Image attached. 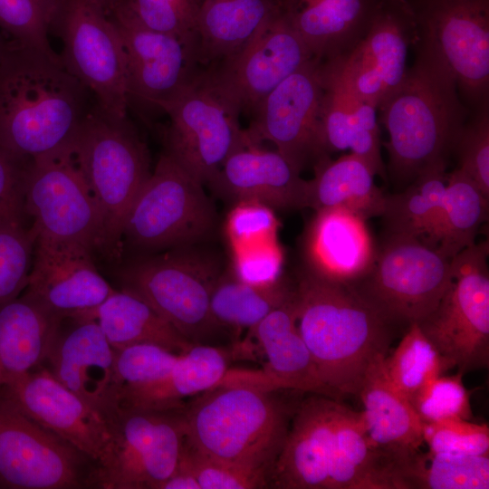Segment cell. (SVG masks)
<instances>
[{
  "instance_id": "obj_1",
  "label": "cell",
  "mask_w": 489,
  "mask_h": 489,
  "mask_svg": "<svg viewBox=\"0 0 489 489\" xmlns=\"http://www.w3.org/2000/svg\"><path fill=\"white\" fill-rule=\"evenodd\" d=\"M96 103L61 59L14 43L0 59V149L27 162L66 147Z\"/></svg>"
},
{
  "instance_id": "obj_2",
  "label": "cell",
  "mask_w": 489,
  "mask_h": 489,
  "mask_svg": "<svg viewBox=\"0 0 489 489\" xmlns=\"http://www.w3.org/2000/svg\"><path fill=\"white\" fill-rule=\"evenodd\" d=\"M296 325L320 376L339 399L359 395L369 368L385 359L396 327L348 283L309 268L294 286Z\"/></svg>"
},
{
  "instance_id": "obj_3",
  "label": "cell",
  "mask_w": 489,
  "mask_h": 489,
  "mask_svg": "<svg viewBox=\"0 0 489 489\" xmlns=\"http://www.w3.org/2000/svg\"><path fill=\"white\" fill-rule=\"evenodd\" d=\"M279 390L244 381L195 396L183 408L187 441L210 457L271 476L297 405Z\"/></svg>"
},
{
  "instance_id": "obj_4",
  "label": "cell",
  "mask_w": 489,
  "mask_h": 489,
  "mask_svg": "<svg viewBox=\"0 0 489 489\" xmlns=\"http://www.w3.org/2000/svg\"><path fill=\"white\" fill-rule=\"evenodd\" d=\"M416 53L400 84L378 107L388 134L384 146L389 172L402 184L433 163L447 160L466 122L455 79L432 57Z\"/></svg>"
},
{
  "instance_id": "obj_5",
  "label": "cell",
  "mask_w": 489,
  "mask_h": 489,
  "mask_svg": "<svg viewBox=\"0 0 489 489\" xmlns=\"http://www.w3.org/2000/svg\"><path fill=\"white\" fill-rule=\"evenodd\" d=\"M197 244L126 265L118 274L120 289L142 299L190 343L224 346L231 331L214 318L210 298L225 270L215 253Z\"/></svg>"
},
{
  "instance_id": "obj_6",
  "label": "cell",
  "mask_w": 489,
  "mask_h": 489,
  "mask_svg": "<svg viewBox=\"0 0 489 489\" xmlns=\"http://www.w3.org/2000/svg\"><path fill=\"white\" fill-rule=\"evenodd\" d=\"M72 149L101 216L102 254L113 259L121 251L128 214L151 173L149 150L128 117L110 116L97 103Z\"/></svg>"
},
{
  "instance_id": "obj_7",
  "label": "cell",
  "mask_w": 489,
  "mask_h": 489,
  "mask_svg": "<svg viewBox=\"0 0 489 489\" xmlns=\"http://www.w3.org/2000/svg\"><path fill=\"white\" fill-rule=\"evenodd\" d=\"M169 118L167 152L203 185H210L228 157L249 144L241 111L202 68L161 108Z\"/></svg>"
},
{
  "instance_id": "obj_8",
  "label": "cell",
  "mask_w": 489,
  "mask_h": 489,
  "mask_svg": "<svg viewBox=\"0 0 489 489\" xmlns=\"http://www.w3.org/2000/svg\"><path fill=\"white\" fill-rule=\"evenodd\" d=\"M183 408L119 406L108 417L111 438L95 462L91 488L161 489L185 442Z\"/></svg>"
},
{
  "instance_id": "obj_9",
  "label": "cell",
  "mask_w": 489,
  "mask_h": 489,
  "mask_svg": "<svg viewBox=\"0 0 489 489\" xmlns=\"http://www.w3.org/2000/svg\"><path fill=\"white\" fill-rule=\"evenodd\" d=\"M451 271V260L436 247L414 236L388 234L370 268L349 284L396 328H408L435 310Z\"/></svg>"
},
{
  "instance_id": "obj_10",
  "label": "cell",
  "mask_w": 489,
  "mask_h": 489,
  "mask_svg": "<svg viewBox=\"0 0 489 489\" xmlns=\"http://www.w3.org/2000/svg\"><path fill=\"white\" fill-rule=\"evenodd\" d=\"M216 225V212L203 184L164 152L128 214L121 245L155 251L197 244Z\"/></svg>"
},
{
  "instance_id": "obj_11",
  "label": "cell",
  "mask_w": 489,
  "mask_h": 489,
  "mask_svg": "<svg viewBox=\"0 0 489 489\" xmlns=\"http://www.w3.org/2000/svg\"><path fill=\"white\" fill-rule=\"evenodd\" d=\"M488 241L451 259V281L435 310L417 322L439 353L445 371L463 375L489 364Z\"/></svg>"
},
{
  "instance_id": "obj_12",
  "label": "cell",
  "mask_w": 489,
  "mask_h": 489,
  "mask_svg": "<svg viewBox=\"0 0 489 489\" xmlns=\"http://www.w3.org/2000/svg\"><path fill=\"white\" fill-rule=\"evenodd\" d=\"M416 52L438 62L475 108L489 101V0H406Z\"/></svg>"
},
{
  "instance_id": "obj_13",
  "label": "cell",
  "mask_w": 489,
  "mask_h": 489,
  "mask_svg": "<svg viewBox=\"0 0 489 489\" xmlns=\"http://www.w3.org/2000/svg\"><path fill=\"white\" fill-rule=\"evenodd\" d=\"M23 206L36 237L74 241L103 252L101 216L72 144L25 162Z\"/></svg>"
},
{
  "instance_id": "obj_14",
  "label": "cell",
  "mask_w": 489,
  "mask_h": 489,
  "mask_svg": "<svg viewBox=\"0 0 489 489\" xmlns=\"http://www.w3.org/2000/svg\"><path fill=\"white\" fill-rule=\"evenodd\" d=\"M62 39L65 69L110 116L128 117L125 55L110 15L94 0H60L52 26Z\"/></svg>"
},
{
  "instance_id": "obj_15",
  "label": "cell",
  "mask_w": 489,
  "mask_h": 489,
  "mask_svg": "<svg viewBox=\"0 0 489 489\" xmlns=\"http://www.w3.org/2000/svg\"><path fill=\"white\" fill-rule=\"evenodd\" d=\"M415 40V20L407 1L383 0L367 32L350 50L321 62L323 87L378 108L404 79Z\"/></svg>"
},
{
  "instance_id": "obj_16",
  "label": "cell",
  "mask_w": 489,
  "mask_h": 489,
  "mask_svg": "<svg viewBox=\"0 0 489 489\" xmlns=\"http://www.w3.org/2000/svg\"><path fill=\"white\" fill-rule=\"evenodd\" d=\"M95 461L0 393V488H91Z\"/></svg>"
},
{
  "instance_id": "obj_17",
  "label": "cell",
  "mask_w": 489,
  "mask_h": 489,
  "mask_svg": "<svg viewBox=\"0 0 489 489\" xmlns=\"http://www.w3.org/2000/svg\"><path fill=\"white\" fill-rule=\"evenodd\" d=\"M320 65L312 59L281 82L256 106L244 129L250 143L272 142L301 172L330 157L321 139L324 89Z\"/></svg>"
},
{
  "instance_id": "obj_18",
  "label": "cell",
  "mask_w": 489,
  "mask_h": 489,
  "mask_svg": "<svg viewBox=\"0 0 489 489\" xmlns=\"http://www.w3.org/2000/svg\"><path fill=\"white\" fill-rule=\"evenodd\" d=\"M109 15L125 55L129 108L142 115L162 112V106L203 68L197 45L148 29L119 11Z\"/></svg>"
},
{
  "instance_id": "obj_19",
  "label": "cell",
  "mask_w": 489,
  "mask_h": 489,
  "mask_svg": "<svg viewBox=\"0 0 489 489\" xmlns=\"http://www.w3.org/2000/svg\"><path fill=\"white\" fill-rule=\"evenodd\" d=\"M314 57L278 14L236 53L208 69L242 112L253 113L261 101Z\"/></svg>"
},
{
  "instance_id": "obj_20",
  "label": "cell",
  "mask_w": 489,
  "mask_h": 489,
  "mask_svg": "<svg viewBox=\"0 0 489 489\" xmlns=\"http://www.w3.org/2000/svg\"><path fill=\"white\" fill-rule=\"evenodd\" d=\"M115 349L94 318L63 317L41 366L107 417L118 408Z\"/></svg>"
},
{
  "instance_id": "obj_21",
  "label": "cell",
  "mask_w": 489,
  "mask_h": 489,
  "mask_svg": "<svg viewBox=\"0 0 489 489\" xmlns=\"http://www.w3.org/2000/svg\"><path fill=\"white\" fill-rule=\"evenodd\" d=\"M92 254L78 242L36 237L24 292L60 317L95 309L116 289L98 271Z\"/></svg>"
},
{
  "instance_id": "obj_22",
  "label": "cell",
  "mask_w": 489,
  "mask_h": 489,
  "mask_svg": "<svg viewBox=\"0 0 489 489\" xmlns=\"http://www.w3.org/2000/svg\"><path fill=\"white\" fill-rule=\"evenodd\" d=\"M27 416L98 461L111 438L108 417L39 366L0 388Z\"/></svg>"
},
{
  "instance_id": "obj_23",
  "label": "cell",
  "mask_w": 489,
  "mask_h": 489,
  "mask_svg": "<svg viewBox=\"0 0 489 489\" xmlns=\"http://www.w3.org/2000/svg\"><path fill=\"white\" fill-rule=\"evenodd\" d=\"M338 399L312 394L296 405L269 488L329 489Z\"/></svg>"
},
{
  "instance_id": "obj_24",
  "label": "cell",
  "mask_w": 489,
  "mask_h": 489,
  "mask_svg": "<svg viewBox=\"0 0 489 489\" xmlns=\"http://www.w3.org/2000/svg\"><path fill=\"white\" fill-rule=\"evenodd\" d=\"M234 201H254L273 209L307 208L308 180L277 150L249 143L232 153L209 185Z\"/></svg>"
},
{
  "instance_id": "obj_25",
  "label": "cell",
  "mask_w": 489,
  "mask_h": 489,
  "mask_svg": "<svg viewBox=\"0 0 489 489\" xmlns=\"http://www.w3.org/2000/svg\"><path fill=\"white\" fill-rule=\"evenodd\" d=\"M383 0H279V14L312 55L327 62L367 32Z\"/></svg>"
},
{
  "instance_id": "obj_26",
  "label": "cell",
  "mask_w": 489,
  "mask_h": 489,
  "mask_svg": "<svg viewBox=\"0 0 489 489\" xmlns=\"http://www.w3.org/2000/svg\"><path fill=\"white\" fill-rule=\"evenodd\" d=\"M366 221L344 208L316 211L305 235L307 268L348 283L366 273L377 253Z\"/></svg>"
},
{
  "instance_id": "obj_27",
  "label": "cell",
  "mask_w": 489,
  "mask_h": 489,
  "mask_svg": "<svg viewBox=\"0 0 489 489\" xmlns=\"http://www.w3.org/2000/svg\"><path fill=\"white\" fill-rule=\"evenodd\" d=\"M250 331L265 357L264 372L278 388L321 394L337 399L322 381L298 331L294 293Z\"/></svg>"
},
{
  "instance_id": "obj_28",
  "label": "cell",
  "mask_w": 489,
  "mask_h": 489,
  "mask_svg": "<svg viewBox=\"0 0 489 489\" xmlns=\"http://www.w3.org/2000/svg\"><path fill=\"white\" fill-rule=\"evenodd\" d=\"M230 355L224 346L195 344L179 354L165 379L149 388L125 395L119 406L150 409L177 408L185 406L184 398L220 385L245 380L249 372L228 369Z\"/></svg>"
},
{
  "instance_id": "obj_29",
  "label": "cell",
  "mask_w": 489,
  "mask_h": 489,
  "mask_svg": "<svg viewBox=\"0 0 489 489\" xmlns=\"http://www.w3.org/2000/svg\"><path fill=\"white\" fill-rule=\"evenodd\" d=\"M385 359L367 371L359 396L364 405L361 416L369 439L388 458H394L420 448L424 443L423 422L408 398L388 379Z\"/></svg>"
},
{
  "instance_id": "obj_30",
  "label": "cell",
  "mask_w": 489,
  "mask_h": 489,
  "mask_svg": "<svg viewBox=\"0 0 489 489\" xmlns=\"http://www.w3.org/2000/svg\"><path fill=\"white\" fill-rule=\"evenodd\" d=\"M62 318L24 292L0 304V388L43 364Z\"/></svg>"
},
{
  "instance_id": "obj_31",
  "label": "cell",
  "mask_w": 489,
  "mask_h": 489,
  "mask_svg": "<svg viewBox=\"0 0 489 489\" xmlns=\"http://www.w3.org/2000/svg\"><path fill=\"white\" fill-rule=\"evenodd\" d=\"M278 14L279 0H201L197 20L200 65L212 68L230 58Z\"/></svg>"
},
{
  "instance_id": "obj_32",
  "label": "cell",
  "mask_w": 489,
  "mask_h": 489,
  "mask_svg": "<svg viewBox=\"0 0 489 489\" xmlns=\"http://www.w3.org/2000/svg\"><path fill=\"white\" fill-rule=\"evenodd\" d=\"M313 168L314 177L308 180L307 207L315 212L344 208L366 220L382 216L386 195L375 185L376 174L366 160L349 153L335 160L323 158Z\"/></svg>"
},
{
  "instance_id": "obj_33",
  "label": "cell",
  "mask_w": 489,
  "mask_h": 489,
  "mask_svg": "<svg viewBox=\"0 0 489 489\" xmlns=\"http://www.w3.org/2000/svg\"><path fill=\"white\" fill-rule=\"evenodd\" d=\"M323 89L321 129L325 152L330 156L350 149L366 160L376 176L385 178L377 106L340 91Z\"/></svg>"
},
{
  "instance_id": "obj_34",
  "label": "cell",
  "mask_w": 489,
  "mask_h": 489,
  "mask_svg": "<svg viewBox=\"0 0 489 489\" xmlns=\"http://www.w3.org/2000/svg\"><path fill=\"white\" fill-rule=\"evenodd\" d=\"M388 458L369 439L361 412L339 403L329 489H390Z\"/></svg>"
},
{
  "instance_id": "obj_35",
  "label": "cell",
  "mask_w": 489,
  "mask_h": 489,
  "mask_svg": "<svg viewBox=\"0 0 489 489\" xmlns=\"http://www.w3.org/2000/svg\"><path fill=\"white\" fill-rule=\"evenodd\" d=\"M79 314L94 318L115 350L150 343L183 353L194 345L142 299L121 289L95 309Z\"/></svg>"
},
{
  "instance_id": "obj_36",
  "label": "cell",
  "mask_w": 489,
  "mask_h": 489,
  "mask_svg": "<svg viewBox=\"0 0 489 489\" xmlns=\"http://www.w3.org/2000/svg\"><path fill=\"white\" fill-rule=\"evenodd\" d=\"M391 489H488V455L414 452L391 458Z\"/></svg>"
},
{
  "instance_id": "obj_37",
  "label": "cell",
  "mask_w": 489,
  "mask_h": 489,
  "mask_svg": "<svg viewBox=\"0 0 489 489\" xmlns=\"http://www.w3.org/2000/svg\"><path fill=\"white\" fill-rule=\"evenodd\" d=\"M446 167L447 160H438L422 170L402 192L386 195L381 216L388 234L414 236L434 246L447 181Z\"/></svg>"
},
{
  "instance_id": "obj_38",
  "label": "cell",
  "mask_w": 489,
  "mask_h": 489,
  "mask_svg": "<svg viewBox=\"0 0 489 489\" xmlns=\"http://www.w3.org/2000/svg\"><path fill=\"white\" fill-rule=\"evenodd\" d=\"M294 293L283 278L263 285L238 280L231 271H224L216 282L210 298L214 318L230 331L253 330L269 313L289 301Z\"/></svg>"
},
{
  "instance_id": "obj_39",
  "label": "cell",
  "mask_w": 489,
  "mask_h": 489,
  "mask_svg": "<svg viewBox=\"0 0 489 489\" xmlns=\"http://www.w3.org/2000/svg\"><path fill=\"white\" fill-rule=\"evenodd\" d=\"M487 197L475 182L457 168L447 173L440 223L434 246L446 258L475 243L480 226L487 221Z\"/></svg>"
},
{
  "instance_id": "obj_40",
  "label": "cell",
  "mask_w": 489,
  "mask_h": 489,
  "mask_svg": "<svg viewBox=\"0 0 489 489\" xmlns=\"http://www.w3.org/2000/svg\"><path fill=\"white\" fill-rule=\"evenodd\" d=\"M392 385L408 399L445 371L443 360L417 322L409 324L392 355L384 360Z\"/></svg>"
},
{
  "instance_id": "obj_41",
  "label": "cell",
  "mask_w": 489,
  "mask_h": 489,
  "mask_svg": "<svg viewBox=\"0 0 489 489\" xmlns=\"http://www.w3.org/2000/svg\"><path fill=\"white\" fill-rule=\"evenodd\" d=\"M23 207L0 212V304L25 289L36 234L24 224Z\"/></svg>"
},
{
  "instance_id": "obj_42",
  "label": "cell",
  "mask_w": 489,
  "mask_h": 489,
  "mask_svg": "<svg viewBox=\"0 0 489 489\" xmlns=\"http://www.w3.org/2000/svg\"><path fill=\"white\" fill-rule=\"evenodd\" d=\"M60 0H0V31L13 43L61 59L49 34Z\"/></svg>"
},
{
  "instance_id": "obj_43",
  "label": "cell",
  "mask_w": 489,
  "mask_h": 489,
  "mask_svg": "<svg viewBox=\"0 0 489 489\" xmlns=\"http://www.w3.org/2000/svg\"><path fill=\"white\" fill-rule=\"evenodd\" d=\"M179 354L150 343L115 350L114 379L118 406L125 395L149 388L165 379Z\"/></svg>"
},
{
  "instance_id": "obj_44",
  "label": "cell",
  "mask_w": 489,
  "mask_h": 489,
  "mask_svg": "<svg viewBox=\"0 0 489 489\" xmlns=\"http://www.w3.org/2000/svg\"><path fill=\"white\" fill-rule=\"evenodd\" d=\"M200 3L201 0H120L113 11L148 29L173 34L197 45Z\"/></svg>"
},
{
  "instance_id": "obj_45",
  "label": "cell",
  "mask_w": 489,
  "mask_h": 489,
  "mask_svg": "<svg viewBox=\"0 0 489 489\" xmlns=\"http://www.w3.org/2000/svg\"><path fill=\"white\" fill-rule=\"evenodd\" d=\"M197 478L200 489H262L269 488L270 475L210 457L185 438L178 460Z\"/></svg>"
},
{
  "instance_id": "obj_46",
  "label": "cell",
  "mask_w": 489,
  "mask_h": 489,
  "mask_svg": "<svg viewBox=\"0 0 489 489\" xmlns=\"http://www.w3.org/2000/svg\"><path fill=\"white\" fill-rule=\"evenodd\" d=\"M463 376L461 372L440 375L408 399L423 423L472 418L470 393L463 384Z\"/></svg>"
},
{
  "instance_id": "obj_47",
  "label": "cell",
  "mask_w": 489,
  "mask_h": 489,
  "mask_svg": "<svg viewBox=\"0 0 489 489\" xmlns=\"http://www.w3.org/2000/svg\"><path fill=\"white\" fill-rule=\"evenodd\" d=\"M489 103L475 109L465 122L455 142L458 168L465 171L489 197Z\"/></svg>"
},
{
  "instance_id": "obj_48",
  "label": "cell",
  "mask_w": 489,
  "mask_h": 489,
  "mask_svg": "<svg viewBox=\"0 0 489 489\" xmlns=\"http://www.w3.org/2000/svg\"><path fill=\"white\" fill-rule=\"evenodd\" d=\"M423 439L429 450L469 455H488L489 427L468 420L423 423Z\"/></svg>"
},
{
  "instance_id": "obj_49",
  "label": "cell",
  "mask_w": 489,
  "mask_h": 489,
  "mask_svg": "<svg viewBox=\"0 0 489 489\" xmlns=\"http://www.w3.org/2000/svg\"><path fill=\"white\" fill-rule=\"evenodd\" d=\"M283 266V251L272 238L234 248L230 271L242 282L263 285L280 280Z\"/></svg>"
},
{
  "instance_id": "obj_50",
  "label": "cell",
  "mask_w": 489,
  "mask_h": 489,
  "mask_svg": "<svg viewBox=\"0 0 489 489\" xmlns=\"http://www.w3.org/2000/svg\"><path fill=\"white\" fill-rule=\"evenodd\" d=\"M278 221L270 206L254 201L235 203L225 222L232 249L276 238Z\"/></svg>"
},
{
  "instance_id": "obj_51",
  "label": "cell",
  "mask_w": 489,
  "mask_h": 489,
  "mask_svg": "<svg viewBox=\"0 0 489 489\" xmlns=\"http://www.w3.org/2000/svg\"><path fill=\"white\" fill-rule=\"evenodd\" d=\"M24 162L16 160L0 149V212L23 206Z\"/></svg>"
},
{
  "instance_id": "obj_52",
  "label": "cell",
  "mask_w": 489,
  "mask_h": 489,
  "mask_svg": "<svg viewBox=\"0 0 489 489\" xmlns=\"http://www.w3.org/2000/svg\"><path fill=\"white\" fill-rule=\"evenodd\" d=\"M161 489H200L195 475L179 461Z\"/></svg>"
},
{
  "instance_id": "obj_53",
  "label": "cell",
  "mask_w": 489,
  "mask_h": 489,
  "mask_svg": "<svg viewBox=\"0 0 489 489\" xmlns=\"http://www.w3.org/2000/svg\"><path fill=\"white\" fill-rule=\"evenodd\" d=\"M14 43L11 42L1 31H0V59L14 46Z\"/></svg>"
},
{
  "instance_id": "obj_54",
  "label": "cell",
  "mask_w": 489,
  "mask_h": 489,
  "mask_svg": "<svg viewBox=\"0 0 489 489\" xmlns=\"http://www.w3.org/2000/svg\"><path fill=\"white\" fill-rule=\"evenodd\" d=\"M98 3L105 12L110 14L119 5L120 0H94Z\"/></svg>"
}]
</instances>
